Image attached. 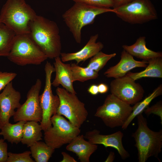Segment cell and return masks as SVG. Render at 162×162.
Listing matches in <instances>:
<instances>
[{
  "instance_id": "obj_1",
  "label": "cell",
  "mask_w": 162,
  "mask_h": 162,
  "mask_svg": "<svg viewBox=\"0 0 162 162\" xmlns=\"http://www.w3.org/2000/svg\"><path fill=\"white\" fill-rule=\"evenodd\" d=\"M29 34L48 58L60 56L62 44L59 30L54 21L37 15L29 23Z\"/></svg>"
},
{
  "instance_id": "obj_2",
  "label": "cell",
  "mask_w": 162,
  "mask_h": 162,
  "mask_svg": "<svg viewBox=\"0 0 162 162\" xmlns=\"http://www.w3.org/2000/svg\"><path fill=\"white\" fill-rule=\"evenodd\" d=\"M37 15L25 0H7L0 12V22L16 34H29V23Z\"/></svg>"
},
{
  "instance_id": "obj_3",
  "label": "cell",
  "mask_w": 162,
  "mask_h": 162,
  "mask_svg": "<svg viewBox=\"0 0 162 162\" xmlns=\"http://www.w3.org/2000/svg\"><path fill=\"white\" fill-rule=\"evenodd\" d=\"M136 117L138 128L132 136L138 151V161L145 162L152 157L160 161L158 156L162 147V130L155 131L150 129L148 126L146 118L142 113Z\"/></svg>"
},
{
  "instance_id": "obj_4",
  "label": "cell",
  "mask_w": 162,
  "mask_h": 162,
  "mask_svg": "<svg viewBox=\"0 0 162 162\" xmlns=\"http://www.w3.org/2000/svg\"><path fill=\"white\" fill-rule=\"evenodd\" d=\"M109 12H113V9L75 2L63 14L62 16L75 41L80 44L83 27L93 23L98 15Z\"/></svg>"
},
{
  "instance_id": "obj_5",
  "label": "cell",
  "mask_w": 162,
  "mask_h": 162,
  "mask_svg": "<svg viewBox=\"0 0 162 162\" xmlns=\"http://www.w3.org/2000/svg\"><path fill=\"white\" fill-rule=\"evenodd\" d=\"M7 57L11 62L21 66L40 65L48 58L29 34H16Z\"/></svg>"
},
{
  "instance_id": "obj_6",
  "label": "cell",
  "mask_w": 162,
  "mask_h": 162,
  "mask_svg": "<svg viewBox=\"0 0 162 162\" xmlns=\"http://www.w3.org/2000/svg\"><path fill=\"white\" fill-rule=\"evenodd\" d=\"M132 107L110 94L103 104L98 107L94 114L107 127L113 128L122 127L131 114Z\"/></svg>"
},
{
  "instance_id": "obj_7",
  "label": "cell",
  "mask_w": 162,
  "mask_h": 162,
  "mask_svg": "<svg viewBox=\"0 0 162 162\" xmlns=\"http://www.w3.org/2000/svg\"><path fill=\"white\" fill-rule=\"evenodd\" d=\"M113 9L117 17L131 24H142L158 18L150 0H133Z\"/></svg>"
},
{
  "instance_id": "obj_8",
  "label": "cell",
  "mask_w": 162,
  "mask_h": 162,
  "mask_svg": "<svg viewBox=\"0 0 162 162\" xmlns=\"http://www.w3.org/2000/svg\"><path fill=\"white\" fill-rule=\"evenodd\" d=\"M51 120L52 126L44 132L45 142L54 149L69 144L80 135L81 130L62 116L54 114Z\"/></svg>"
},
{
  "instance_id": "obj_9",
  "label": "cell",
  "mask_w": 162,
  "mask_h": 162,
  "mask_svg": "<svg viewBox=\"0 0 162 162\" xmlns=\"http://www.w3.org/2000/svg\"><path fill=\"white\" fill-rule=\"evenodd\" d=\"M56 92L60 101L56 113L64 116L73 125L80 128L88 115L84 104L76 94L71 93L63 88L57 87Z\"/></svg>"
},
{
  "instance_id": "obj_10",
  "label": "cell",
  "mask_w": 162,
  "mask_h": 162,
  "mask_svg": "<svg viewBox=\"0 0 162 162\" xmlns=\"http://www.w3.org/2000/svg\"><path fill=\"white\" fill-rule=\"evenodd\" d=\"M44 70L45 85L43 93L39 96L40 104L42 111V119L40 124L44 132L52 127L51 118L56 113L60 103L58 96L53 94L52 89L51 77L52 74L55 72L54 67L47 61L45 66Z\"/></svg>"
},
{
  "instance_id": "obj_11",
  "label": "cell",
  "mask_w": 162,
  "mask_h": 162,
  "mask_svg": "<svg viewBox=\"0 0 162 162\" xmlns=\"http://www.w3.org/2000/svg\"><path fill=\"white\" fill-rule=\"evenodd\" d=\"M42 82L37 79L27 94L25 102L17 109L13 119L15 122L23 121L40 122L42 117V111L40 104L39 96Z\"/></svg>"
},
{
  "instance_id": "obj_12",
  "label": "cell",
  "mask_w": 162,
  "mask_h": 162,
  "mask_svg": "<svg viewBox=\"0 0 162 162\" xmlns=\"http://www.w3.org/2000/svg\"><path fill=\"white\" fill-rule=\"evenodd\" d=\"M111 94L130 105H134L142 99L145 91L142 86L125 75L115 78L110 84Z\"/></svg>"
},
{
  "instance_id": "obj_13",
  "label": "cell",
  "mask_w": 162,
  "mask_h": 162,
  "mask_svg": "<svg viewBox=\"0 0 162 162\" xmlns=\"http://www.w3.org/2000/svg\"><path fill=\"white\" fill-rule=\"evenodd\" d=\"M20 93L14 88L12 82L8 83L0 93V129L9 122L15 113V110L21 105Z\"/></svg>"
},
{
  "instance_id": "obj_14",
  "label": "cell",
  "mask_w": 162,
  "mask_h": 162,
  "mask_svg": "<svg viewBox=\"0 0 162 162\" xmlns=\"http://www.w3.org/2000/svg\"><path fill=\"white\" fill-rule=\"evenodd\" d=\"M123 134L120 131L114 133L103 135L97 129L87 132L84 136L85 138L93 144H101L105 148L112 147L116 149L122 159L130 156L129 154L125 149L122 142Z\"/></svg>"
},
{
  "instance_id": "obj_15",
  "label": "cell",
  "mask_w": 162,
  "mask_h": 162,
  "mask_svg": "<svg viewBox=\"0 0 162 162\" xmlns=\"http://www.w3.org/2000/svg\"><path fill=\"white\" fill-rule=\"evenodd\" d=\"M148 62L135 60L133 56L124 50L121 53V59L116 65L111 67L104 73L105 76L114 79L122 77L134 68H146Z\"/></svg>"
},
{
  "instance_id": "obj_16",
  "label": "cell",
  "mask_w": 162,
  "mask_h": 162,
  "mask_svg": "<svg viewBox=\"0 0 162 162\" xmlns=\"http://www.w3.org/2000/svg\"><path fill=\"white\" fill-rule=\"evenodd\" d=\"M99 35L96 34L91 36L86 44L80 50L73 53H62L61 58L63 62L74 60L78 64L91 58L101 51L104 47L100 42H97Z\"/></svg>"
},
{
  "instance_id": "obj_17",
  "label": "cell",
  "mask_w": 162,
  "mask_h": 162,
  "mask_svg": "<svg viewBox=\"0 0 162 162\" xmlns=\"http://www.w3.org/2000/svg\"><path fill=\"white\" fill-rule=\"evenodd\" d=\"M53 64L56 76L52 85L56 87L61 85L68 92L76 94L73 85L70 64L64 63L60 56L55 58Z\"/></svg>"
},
{
  "instance_id": "obj_18",
  "label": "cell",
  "mask_w": 162,
  "mask_h": 162,
  "mask_svg": "<svg viewBox=\"0 0 162 162\" xmlns=\"http://www.w3.org/2000/svg\"><path fill=\"white\" fill-rule=\"evenodd\" d=\"M83 135L75 137L67 146L66 149L75 153L81 162H89L90 158L97 149L98 146L86 140Z\"/></svg>"
},
{
  "instance_id": "obj_19",
  "label": "cell",
  "mask_w": 162,
  "mask_h": 162,
  "mask_svg": "<svg viewBox=\"0 0 162 162\" xmlns=\"http://www.w3.org/2000/svg\"><path fill=\"white\" fill-rule=\"evenodd\" d=\"M145 39V37H140L134 44L129 46L124 45L122 47L132 56L144 61H147L153 58L162 57L161 52H155L147 47Z\"/></svg>"
},
{
  "instance_id": "obj_20",
  "label": "cell",
  "mask_w": 162,
  "mask_h": 162,
  "mask_svg": "<svg viewBox=\"0 0 162 162\" xmlns=\"http://www.w3.org/2000/svg\"><path fill=\"white\" fill-rule=\"evenodd\" d=\"M146 69L140 72H128L126 75L136 81L143 77L162 78V57H156L148 61Z\"/></svg>"
},
{
  "instance_id": "obj_21",
  "label": "cell",
  "mask_w": 162,
  "mask_h": 162,
  "mask_svg": "<svg viewBox=\"0 0 162 162\" xmlns=\"http://www.w3.org/2000/svg\"><path fill=\"white\" fill-rule=\"evenodd\" d=\"M42 130L40 125L38 122H26L23 126L22 143L29 147L37 142L41 140Z\"/></svg>"
},
{
  "instance_id": "obj_22",
  "label": "cell",
  "mask_w": 162,
  "mask_h": 162,
  "mask_svg": "<svg viewBox=\"0 0 162 162\" xmlns=\"http://www.w3.org/2000/svg\"><path fill=\"white\" fill-rule=\"evenodd\" d=\"M162 85L160 84L155 88L153 92L142 101L134 105L132 112L122 127L123 130L126 129L133 119L138 115L142 113L144 110L154 98L162 95Z\"/></svg>"
},
{
  "instance_id": "obj_23",
  "label": "cell",
  "mask_w": 162,
  "mask_h": 162,
  "mask_svg": "<svg viewBox=\"0 0 162 162\" xmlns=\"http://www.w3.org/2000/svg\"><path fill=\"white\" fill-rule=\"evenodd\" d=\"M26 122L21 121L15 124L6 123L1 129L0 135L11 144H18L21 141L23 126Z\"/></svg>"
},
{
  "instance_id": "obj_24",
  "label": "cell",
  "mask_w": 162,
  "mask_h": 162,
  "mask_svg": "<svg viewBox=\"0 0 162 162\" xmlns=\"http://www.w3.org/2000/svg\"><path fill=\"white\" fill-rule=\"evenodd\" d=\"M16 35L11 29L0 22V57L8 56Z\"/></svg>"
},
{
  "instance_id": "obj_25",
  "label": "cell",
  "mask_w": 162,
  "mask_h": 162,
  "mask_svg": "<svg viewBox=\"0 0 162 162\" xmlns=\"http://www.w3.org/2000/svg\"><path fill=\"white\" fill-rule=\"evenodd\" d=\"M32 157L36 162H47L55 151V149L45 142L38 141L30 147Z\"/></svg>"
},
{
  "instance_id": "obj_26",
  "label": "cell",
  "mask_w": 162,
  "mask_h": 162,
  "mask_svg": "<svg viewBox=\"0 0 162 162\" xmlns=\"http://www.w3.org/2000/svg\"><path fill=\"white\" fill-rule=\"evenodd\" d=\"M72 80L83 82L88 80L95 79L99 76L98 72L87 67L80 66L73 63L70 64Z\"/></svg>"
},
{
  "instance_id": "obj_27",
  "label": "cell",
  "mask_w": 162,
  "mask_h": 162,
  "mask_svg": "<svg viewBox=\"0 0 162 162\" xmlns=\"http://www.w3.org/2000/svg\"><path fill=\"white\" fill-rule=\"evenodd\" d=\"M116 55V53L106 54L101 51L91 58L87 67L98 72Z\"/></svg>"
},
{
  "instance_id": "obj_28",
  "label": "cell",
  "mask_w": 162,
  "mask_h": 162,
  "mask_svg": "<svg viewBox=\"0 0 162 162\" xmlns=\"http://www.w3.org/2000/svg\"><path fill=\"white\" fill-rule=\"evenodd\" d=\"M30 151H26L21 153H8L6 162H34L31 157Z\"/></svg>"
},
{
  "instance_id": "obj_29",
  "label": "cell",
  "mask_w": 162,
  "mask_h": 162,
  "mask_svg": "<svg viewBox=\"0 0 162 162\" xmlns=\"http://www.w3.org/2000/svg\"><path fill=\"white\" fill-rule=\"evenodd\" d=\"M75 2L82 3L90 5L108 8H113V0H73Z\"/></svg>"
},
{
  "instance_id": "obj_30",
  "label": "cell",
  "mask_w": 162,
  "mask_h": 162,
  "mask_svg": "<svg viewBox=\"0 0 162 162\" xmlns=\"http://www.w3.org/2000/svg\"><path fill=\"white\" fill-rule=\"evenodd\" d=\"M17 74L14 72L0 71V92L16 77Z\"/></svg>"
},
{
  "instance_id": "obj_31",
  "label": "cell",
  "mask_w": 162,
  "mask_h": 162,
  "mask_svg": "<svg viewBox=\"0 0 162 162\" xmlns=\"http://www.w3.org/2000/svg\"><path fill=\"white\" fill-rule=\"evenodd\" d=\"M143 112L148 116L151 114H154L159 116L162 124V103L160 101L150 107L148 106Z\"/></svg>"
},
{
  "instance_id": "obj_32",
  "label": "cell",
  "mask_w": 162,
  "mask_h": 162,
  "mask_svg": "<svg viewBox=\"0 0 162 162\" xmlns=\"http://www.w3.org/2000/svg\"><path fill=\"white\" fill-rule=\"evenodd\" d=\"M4 139H0V162H6L8 156V144Z\"/></svg>"
},
{
  "instance_id": "obj_33",
  "label": "cell",
  "mask_w": 162,
  "mask_h": 162,
  "mask_svg": "<svg viewBox=\"0 0 162 162\" xmlns=\"http://www.w3.org/2000/svg\"><path fill=\"white\" fill-rule=\"evenodd\" d=\"M63 158V159L60 161L61 162H76L77 161L74 159V158L71 156L68 153L64 152H62Z\"/></svg>"
},
{
  "instance_id": "obj_34",
  "label": "cell",
  "mask_w": 162,
  "mask_h": 162,
  "mask_svg": "<svg viewBox=\"0 0 162 162\" xmlns=\"http://www.w3.org/2000/svg\"><path fill=\"white\" fill-rule=\"evenodd\" d=\"M99 93L105 94L108 91L109 88L106 84L104 83H100L98 85Z\"/></svg>"
},
{
  "instance_id": "obj_35",
  "label": "cell",
  "mask_w": 162,
  "mask_h": 162,
  "mask_svg": "<svg viewBox=\"0 0 162 162\" xmlns=\"http://www.w3.org/2000/svg\"><path fill=\"white\" fill-rule=\"evenodd\" d=\"M88 92L93 95H96L99 93L98 85L93 84L91 85L88 89Z\"/></svg>"
},
{
  "instance_id": "obj_36",
  "label": "cell",
  "mask_w": 162,
  "mask_h": 162,
  "mask_svg": "<svg viewBox=\"0 0 162 162\" xmlns=\"http://www.w3.org/2000/svg\"><path fill=\"white\" fill-rule=\"evenodd\" d=\"M114 5L113 8H115L128 3L133 0H113Z\"/></svg>"
},
{
  "instance_id": "obj_37",
  "label": "cell",
  "mask_w": 162,
  "mask_h": 162,
  "mask_svg": "<svg viewBox=\"0 0 162 162\" xmlns=\"http://www.w3.org/2000/svg\"><path fill=\"white\" fill-rule=\"evenodd\" d=\"M115 158V154L113 152H110L106 159L105 160V162H113Z\"/></svg>"
}]
</instances>
